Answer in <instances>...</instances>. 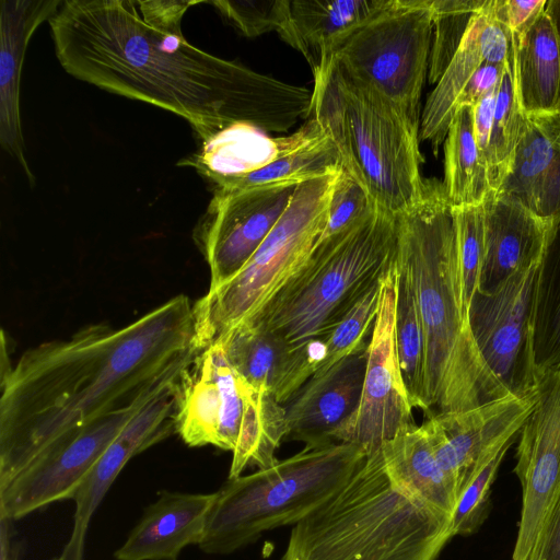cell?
<instances>
[{"instance_id":"cell-1","label":"cell","mask_w":560,"mask_h":560,"mask_svg":"<svg viewBox=\"0 0 560 560\" xmlns=\"http://www.w3.org/2000/svg\"><path fill=\"white\" fill-rule=\"evenodd\" d=\"M206 1L66 0L49 26L75 79L185 118L200 140L235 124L284 132L312 114L313 93L206 52L182 20Z\"/></svg>"},{"instance_id":"cell-2","label":"cell","mask_w":560,"mask_h":560,"mask_svg":"<svg viewBox=\"0 0 560 560\" xmlns=\"http://www.w3.org/2000/svg\"><path fill=\"white\" fill-rule=\"evenodd\" d=\"M197 351L184 294L126 326L93 324L25 351L1 376L0 489L62 438L174 381Z\"/></svg>"},{"instance_id":"cell-3","label":"cell","mask_w":560,"mask_h":560,"mask_svg":"<svg viewBox=\"0 0 560 560\" xmlns=\"http://www.w3.org/2000/svg\"><path fill=\"white\" fill-rule=\"evenodd\" d=\"M397 262L416 296L424 337V402L430 415L459 412L511 396L485 363L464 308L454 208L442 182L398 215Z\"/></svg>"},{"instance_id":"cell-4","label":"cell","mask_w":560,"mask_h":560,"mask_svg":"<svg viewBox=\"0 0 560 560\" xmlns=\"http://www.w3.org/2000/svg\"><path fill=\"white\" fill-rule=\"evenodd\" d=\"M451 523L396 481L377 450L293 525L280 560H436Z\"/></svg>"},{"instance_id":"cell-5","label":"cell","mask_w":560,"mask_h":560,"mask_svg":"<svg viewBox=\"0 0 560 560\" xmlns=\"http://www.w3.org/2000/svg\"><path fill=\"white\" fill-rule=\"evenodd\" d=\"M313 117L342 170L381 209L399 215L424 198L419 128L373 85L326 57L313 72Z\"/></svg>"},{"instance_id":"cell-6","label":"cell","mask_w":560,"mask_h":560,"mask_svg":"<svg viewBox=\"0 0 560 560\" xmlns=\"http://www.w3.org/2000/svg\"><path fill=\"white\" fill-rule=\"evenodd\" d=\"M397 245L398 215L374 206L362 219L320 241L261 314L246 323L262 324L293 349L326 341L392 268Z\"/></svg>"},{"instance_id":"cell-7","label":"cell","mask_w":560,"mask_h":560,"mask_svg":"<svg viewBox=\"0 0 560 560\" xmlns=\"http://www.w3.org/2000/svg\"><path fill=\"white\" fill-rule=\"evenodd\" d=\"M366 456L354 443L304 446L271 467L228 479L215 491L199 548L229 555L265 532L295 525L343 486Z\"/></svg>"},{"instance_id":"cell-8","label":"cell","mask_w":560,"mask_h":560,"mask_svg":"<svg viewBox=\"0 0 560 560\" xmlns=\"http://www.w3.org/2000/svg\"><path fill=\"white\" fill-rule=\"evenodd\" d=\"M173 393L175 432L188 446L232 452L228 479L247 467L277 463L276 452L287 438L285 407L232 366L221 341L196 352Z\"/></svg>"},{"instance_id":"cell-9","label":"cell","mask_w":560,"mask_h":560,"mask_svg":"<svg viewBox=\"0 0 560 560\" xmlns=\"http://www.w3.org/2000/svg\"><path fill=\"white\" fill-rule=\"evenodd\" d=\"M341 171L299 184L287 210L249 260L194 303L198 351L257 318L302 268L326 229Z\"/></svg>"},{"instance_id":"cell-10","label":"cell","mask_w":560,"mask_h":560,"mask_svg":"<svg viewBox=\"0 0 560 560\" xmlns=\"http://www.w3.org/2000/svg\"><path fill=\"white\" fill-rule=\"evenodd\" d=\"M432 32L431 0H389L386 7L336 42L324 58L338 59L419 128Z\"/></svg>"},{"instance_id":"cell-11","label":"cell","mask_w":560,"mask_h":560,"mask_svg":"<svg viewBox=\"0 0 560 560\" xmlns=\"http://www.w3.org/2000/svg\"><path fill=\"white\" fill-rule=\"evenodd\" d=\"M539 264L516 271L494 294L476 291L468 320L476 346L493 375L518 398L537 392L533 319Z\"/></svg>"},{"instance_id":"cell-12","label":"cell","mask_w":560,"mask_h":560,"mask_svg":"<svg viewBox=\"0 0 560 560\" xmlns=\"http://www.w3.org/2000/svg\"><path fill=\"white\" fill-rule=\"evenodd\" d=\"M396 260L383 279L382 295L368 349L360 404L332 435L370 454L398 433L416 427L395 340Z\"/></svg>"},{"instance_id":"cell-13","label":"cell","mask_w":560,"mask_h":560,"mask_svg":"<svg viewBox=\"0 0 560 560\" xmlns=\"http://www.w3.org/2000/svg\"><path fill=\"white\" fill-rule=\"evenodd\" d=\"M161 389L48 447L0 489V516L16 521L51 503L73 500L83 479L107 446Z\"/></svg>"},{"instance_id":"cell-14","label":"cell","mask_w":560,"mask_h":560,"mask_svg":"<svg viewBox=\"0 0 560 560\" xmlns=\"http://www.w3.org/2000/svg\"><path fill=\"white\" fill-rule=\"evenodd\" d=\"M536 395L518 433L514 471L522 487V510L512 560H534L560 489V370L539 374Z\"/></svg>"},{"instance_id":"cell-15","label":"cell","mask_w":560,"mask_h":560,"mask_svg":"<svg viewBox=\"0 0 560 560\" xmlns=\"http://www.w3.org/2000/svg\"><path fill=\"white\" fill-rule=\"evenodd\" d=\"M298 185L214 191L195 232L210 269L209 288L229 280L249 260L287 210Z\"/></svg>"},{"instance_id":"cell-16","label":"cell","mask_w":560,"mask_h":560,"mask_svg":"<svg viewBox=\"0 0 560 560\" xmlns=\"http://www.w3.org/2000/svg\"><path fill=\"white\" fill-rule=\"evenodd\" d=\"M536 399V394L527 398L511 395L465 411L430 415L420 425L457 502L488 462L518 439Z\"/></svg>"},{"instance_id":"cell-17","label":"cell","mask_w":560,"mask_h":560,"mask_svg":"<svg viewBox=\"0 0 560 560\" xmlns=\"http://www.w3.org/2000/svg\"><path fill=\"white\" fill-rule=\"evenodd\" d=\"M174 383L162 388L121 430L80 485L73 501V527L61 560H83L85 538L93 514L112 485L137 454L175 432Z\"/></svg>"},{"instance_id":"cell-18","label":"cell","mask_w":560,"mask_h":560,"mask_svg":"<svg viewBox=\"0 0 560 560\" xmlns=\"http://www.w3.org/2000/svg\"><path fill=\"white\" fill-rule=\"evenodd\" d=\"M369 342L323 372L314 373L285 407L288 440L316 447L357 410L363 389Z\"/></svg>"},{"instance_id":"cell-19","label":"cell","mask_w":560,"mask_h":560,"mask_svg":"<svg viewBox=\"0 0 560 560\" xmlns=\"http://www.w3.org/2000/svg\"><path fill=\"white\" fill-rule=\"evenodd\" d=\"M514 59L513 38L495 15L494 0H487L427 100L420 137L431 142L435 154L455 116L456 102L474 73L483 63L506 65Z\"/></svg>"},{"instance_id":"cell-20","label":"cell","mask_w":560,"mask_h":560,"mask_svg":"<svg viewBox=\"0 0 560 560\" xmlns=\"http://www.w3.org/2000/svg\"><path fill=\"white\" fill-rule=\"evenodd\" d=\"M482 207L485 249L477 291L494 294L516 271L540 261L551 221L495 191Z\"/></svg>"},{"instance_id":"cell-21","label":"cell","mask_w":560,"mask_h":560,"mask_svg":"<svg viewBox=\"0 0 560 560\" xmlns=\"http://www.w3.org/2000/svg\"><path fill=\"white\" fill-rule=\"evenodd\" d=\"M540 219L560 215V116L526 115L511 168L495 191Z\"/></svg>"},{"instance_id":"cell-22","label":"cell","mask_w":560,"mask_h":560,"mask_svg":"<svg viewBox=\"0 0 560 560\" xmlns=\"http://www.w3.org/2000/svg\"><path fill=\"white\" fill-rule=\"evenodd\" d=\"M60 0H1L0 13V142L35 183L26 155L20 115V81L28 42L57 12Z\"/></svg>"},{"instance_id":"cell-23","label":"cell","mask_w":560,"mask_h":560,"mask_svg":"<svg viewBox=\"0 0 560 560\" xmlns=\"http://www.w3.org/2000/svg\"><path fill=\"white\" fill-rule=\"evenodd\" d=\"M215 495V492L160 491L114 558L177 560L184 548L201 541Z\"/></svg>"},{"instance_id":"cell-24","label":"cell","mask_w":560,"mask_h":560,"mask_svg":"<svg viewBox=\"0 0 560 560\" xmlns=\"http://www.w3.org/2000/svg\"><path fill=\"white\" fill-rule=\"evenodd\" d=\"M218 341L252 386L272 394L282 405L311 377L305 353L260 323L240 324Z\"/></svg>"},{"instance_id":"cell-25","label":"cell","mask_w":560,"mask_h":560,"mask_svg":"<svg viewBox=\"0 0 560 560\" xmlns=\"http://www.w3.org/2000/svg\"><path fill=\"white\" fill-rule=\"evenodd\" d=\"M311 117L296 132L270 138L247 124L231 125L201 141V145L183 164L194 166L213 184L218 180L256 171L323 135Z\"/></svg>"},{"instance_id":"cell-26","label":"cell","mask_w":560,"mask_h":560,"mask_svg":"<svg viewBox=\"0 0 560 560\" xmlns=\"http://www.w3.org/2000/svg\"><path fill=\"white\" fill-rule=\"evenodd\" d=\"M514 49L516 90L525 115H560V43L546 10Z\"/></svg>"},{"instance_id":"cell-27","label":"cell","mask_w":560,"mask_h":560,"mask_svg":"<svg viewBox=\"0 0 560 560\" xmlns=\"http://www.w3.org/2000/svg\"><path fill=\"white\" fill-rule=\"evenodd\" d=\"M389 0H293L291 46L301 51L313 72L331 46L387 5Z\"/></svg>"},{"instance_id":"cell-28","label":"cell","mask_w":560,"mask_h":560,"mask_svg":"<svg viewBox=\"0 0 560 560\" xmlns=\"http://www.w3.org/2000/svg\"><path fill=\"white\" fill-rule=\"evenodd\" d=\"M389 475L432 508L453 516L457 498L453 485L438 463L433 450L416 425L398 433L380 447Z\"/></svg>"},{"instance_id":"cell-29","label":"cell","mask_w":560,"mask_h":560,"mask_svg":"<svg viewBox=\"0 0 560 560\" xmlns=\"http://www.w3.org/2000/svg\"><path fill=\"white\" fill-rule=\"evenodd\" d=\"M443 186L451 206L456 208L482 205L490 194L486 160L474 133L472 107H460L444 140Z\"/></svg>"},{"instance_id":"cell-30","label":"cell","mask_w":560,"mask_h":560,"mask_svg":"<svg viewBox=\"0 0 560 560\" xmlns=\"http://www.w3.org/2000/svg\"><path fill=\"white\" fill-rule=\"evenodd\" d=\"M533 349L539 374L560 370V215L550 222L538 268Z\"/></svg>"},{"instance_id":"cell-31","label":"cell","mask_w":560,"mask_h":560,"mask_svg":"<svg viewBox=\"0 0 560 560\" xmlns=\"http://www.w3.org/2000/svg\"><path fill=\"white\" fill-rule=\"evenodd\" d=\"M342 168L339 154L325 133L312 142L243 175L214 183L217 192H234L255 187L303 183Z\"/></svg>"},{"instance_id":"cell-32","label":"cell","mask_w":560,"mask_h":560,"mask_svg":"<svg viewBox=\"0 0 560 560\" xmlns=\"http://www.w3.org/2000/svg\"><path fill=\"white\" fill-rule=\"evenodd\" d=\"M395 340L401 375L411 405L425 411L422 325L411 281L397 260Z\"/></svg>"},{"instance_id":"cell-33","label":"cell","mask_w":560,"mask_h":560,"mask_svg":"<svg viewBox=\"0 0 560 560\" xmlns=\"http://www.w3.org/2000/svg\"><path fill=\"white\" fill-rule=\"evenodd\" d=\"M514 62L515 59L508 62L497 86L491 135L486 155L492 191L499 189L511 168L526 116L518 100Z\"/></svg>"},{"instance_id":"cell-34","label":"cell","mask_w":560,"mask_h":560,"mask_svg":"<svg viewBox=\"0 0 560 560\" xmlns=\"http://www.w3.org/2000/svg\"><path fill=\"white\" fill-rule=\"evenodd\" d=\"M487 0H431L435 35L429 79L438 83Z\"/></svg>"},{"instance_id":"cell-35","label":"cell","mask_w":560,"mask_h":560,"mask_svg":"<svg viewBox=\"0 0 560 560\" xmlns=\"http://www.w3.org/2000/svg\"><path fill=\"white\" fill-rule=\"evenodd\" d=\"M458 279L464 308H468L478 289L485 249L482 205L454 209Z\"/></svg>"},{"instance_id":"cell-36","label":"cell","mask_w":560,"mask_h":560,"mask_svg":"<svg viewBox=\"0 0 560 560\" xmlns=\"http://www.w3.org/2000/svg\"><path fill=\"white\" fill-rule=\"evenodd\" d=\"M206 3L212 4L245 36L276 31L289 45L292 43L291 1L214 0Z\"/></svg>"},{"instance_id":"cell-37","label":"cell","mask_w":560,"mask_h":560,"mask_svg":"<svg viewBox=\"0 0 560 560\" xmlns=\"http://www.w3.org/2000/svg\"><path fill=\"white\" fill-rule=\"evenodd\" d=\"M383 279L363 295L326 339L325 359L315 373L327 370L370 341L368 336H371L377 316Z\"/></svg>"},{"instance_id":"cell-38","label":"cell","mask_w":560,"mask_h":560,"mask_svg":"<svg viewBox=\"0 0 560 560\" xmlns=\"http://www.w3.org/2000/svg\"><path fill=\"white\" fill-rule=\"evenodd\" d=\"M514 442H509L503 446L462 493L452 516L453 537L471 535L483 524L490 511L492 485L506 452Z\"/></svg>"},{"instance_id":"cell-39","label":"cell","mask_w":560,"mask_h":560,"mask_svg":"<svg viewBox=\"0 0 560 560\" xmlns=\"http://www.w3.org/2000/svg\"><path fill=\"white\" fill-rule=\"evenodd\" d=\"M374 206L363 187L342 170L332 191L328 221L320 241L362 219Z\"/></svg>"},{"instance_id":"cell-40","label":"cell","mask_w":560,"mask_h":560,"mask_svg":"<svg viewBox=\"0 0 560 560\" xmlns=\"http://www.w3.org/2000/svg\"><path fill=\"white\" fill-rule=\"evenodd\" d=\"M546 4V0H494V12L515 44L545 11Z\"/></svg>"},{"instance_id":"cell-41","label":"cell","mask_w":560,"mask_h":560,"mask_svg":"<svg viewBox=\"0 0 560 560\" xmlns=\"http://www.w3.org/2000/svg\"><path fill=\"white\" fill-rule=\"evenodd\" d=\"M506 65L483 63L460 93L456 102L455 114L460 107H474L488 92L493 90L499 84Z\"/></svg>"},{"instance_id":"cell-42","label":"cell","mask_w":560,"mask_h":560,"mask_svg":"<svg viewBox=\"0 0 560 560\" xmlns=\"http://www.w3.org/2000/svg\"><path fill=\"white\" fill-rule=\"evenodd\" d=\"M534 560H560V489L545 521Z\"/></svg>"},{"instance_id":"cell-43","label":"cell","mask_w":560,"mask_h":560,"mask_svg":"<svg viewBox=\"0 0 560 560\" xmlns=\"http://www.w3.org/2000/svg\"><path fill=\"white\" fill-rule=\"evenodd\" d=\"M498 86V85H497ZM497 86L488 92L474 107V133L477 145L485 160L489 147L492 119L495 105Z\"/></svg>"},{"instance_id":"cell-44","label":"cell","mask_w":560,"mask_h":560,"mask_svg":"<svg viewBox=\"0 0 560 560\" xmlns=\"http://www.w3.org/2000/svg\"><path fill=\"white\" fill-rule=\"evenodd\" d=\"M12 522L0 516V560H20V544L13 538Z\"/></svg>"},{"instance_id":"cell-45","label":"cell","mask_w":560,"mask_h":560,"mask_svg":"<svg viewBox=\"0 0 560 560\" xmlns=\"http://www.w3.org/2000/svg\"><path fill=\"white\" fill-rule=\"evenodd\" d=\"M545 10L549 14V16L551 18V20L556 26L559 43H560V0L547 1Z\"/></svg>"},{"instance_id":"cell-46","label":"cell","mask_w":560,"mask_h":560,"mask_svg":"<svg viewBox=\"0 0 560 560\" xmlns=\"http://www.w3.org/2000/svg\"><path fill=\"white\" fill-rule=\"evenodd\" d=\"M49 560H61V558L58 557V558H52V559H49Z\"/></svg>"}]
</instances>
